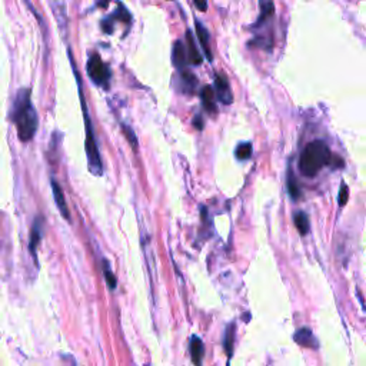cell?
<instances>
[{
	"label": "cell",
	"instance_id": "6da1fadb",
	"mask_svg": "<svg viewBox=\"0 0 366 366\" xmlns=\"http://www.w3.org/2000/svg\"><path fill=\"white\" fill-rule=\"evenodd\" d=\"M30 90L20 89L16 95L12 111V119L16 124L17 136L21 142H30L37 132L39 118L35 106L32 104Z\"/></svg>",
	"mask_w": 366,
	"mask_h": 366
},
{
	"label": "cell",
	"instance_id": "7a4b0ae2",
	"mask_svg": "<svg viewBox=\"0 0 366 366\" xmlns=\"http://www.w3.org/2000/svg\"><path fill=\"white\" fill-rule=\"evenodd\" d=\"M332 153L325 142L313 140L304 149L299 158V172L304 176L313 178L316 176L322 167L331 163Z\"/></svg>",
	"mask_w": 366,
	"mask_h": 366
},
{
	"label": "cell",
	"instance_id": "3957f363",
	"mask_svg": "<svg viewBox=\"0 0 366 366\" xmlns=\"http://www.w3.org/2000/svg\"><path fill=\"white\" fill-rule=\"evenodd\" d=\"M70 56V62L72 66L75 69V75H76V82L77 88H79V97H80V102H82V111H83V119H84V124H86V156H88V165H89V170L96 176H100L103 173V165H102V160H100V155H99V149H97L96 138H95V132H93V126H92V120H90L89 112H88V104L86 100L83 97L82 92V83H80V76L77 73L76 66L73 63L72 55Z\"/></svg>",
	"mask_w": 366,
	"mask_h": 366
},
{
	"label": "cell",
	"instance_id": "277c9868",
	"mask_svg": "<svg viewBox=\"0 0 366 366\" xmlns=\"http://www.w3.org/2000/svg\"><path fill=\"white\" fill-rule=\"evenodd\" d=\"M88 75L93 80V83H96L99 86H102L104 89L109 88V80H111V70L104 64L102 60V57L96 53L90 56L88 60Z\"/></svg>",
	"mask_w": 366,
	"mask_h": 366
},
{
	"label": "cell",
	"instance_id": "5b68a950",
	"mask_svg": "<svg viewBox=\"0 0 366 366\" xmlns=\"http://www.w3.org/2000/svg\"><path fill=\"white\" fill-rule=\"evenodd\" d=\"M214 89H216V96L222 103L230 104L233 102V95L230 92L228 79L223 75H216V77H214Z\"/></svg>",
	"mask_w": 366,
	"mask_h": 366
},
{
	"label": "cell",
	"instance_id": "8992f818",
	"mask_svg": "<svg viewBox=\"0 0 366 366\" xmlns=\"http://www.w3.org/2000/svg\"><path fill=\"white\" fill-rule=\"evenodd\" d=\"M293 340L296 342L297 345L308 348V349H318L319 342L318 339L315 338L313 332L309 328H300L295 332L293 335Z\"/></svg>",
	"mask_w": 366,
	"mask_h": 366
},
{
	"label": "cell",
	"instance_id": "52a82bcc",
	"mask_svg": "<svg viewBox=\"0 0 366 366\" xmlns=\"http://www.w3.org/2000/svg\"><path fill=\"white\" fill-rule=\"evenodd\" d=\"M52 192H53L55 202L56 205H57V209H59L60 214H62L66 221H70L69 207H68V203H66V198H64V193H63V189L59 186V183H57L56 180H52Z\"/></svg>",
	"mask_w": 366,
	"mask_h": 366
},
{
	"label": "cell",
	"instance_id": "ba28073f",
	"mask_svg": "<svg viewBox=\"0 0 366 366\" xmlns=\"http://www.w3.org/2000/svg\"><path fill=\"white\" fill-rule=\"evenodd\" d=\"M172 60L173 64L180 70H185V66L187 63V52L185 45L182 41H176L173 45V50H172Z\"/></svg>",
	"mask_w": 366,
	"mask_h": 366
},
{
	"label": "cell",
	"instance_id": "9c48e42d",
	"mask_svg": "<svg viewBox=\"0 0 366 366\" xmlns=\"http://www.w3.org/2000/svg\"><path fill=\"white\" fill-rule=\"evenodd\" d=\"M186 41H187V62L192 63V64H201L202 63V56L199 53V50L196 48V43H195L193 35L190 30L186 32Z\"/></svg>",
	"mask_w": 366,
	"mask_h": 366
},
{
	"label": "cell",
	"instance_id": "30bf717a",
	"mask_svg": "<svg viewBox=\"0 0 366 366\" xmlns=\"http://www.w3.org/2000/svg\"><path fill=\"white\" fill-rule=\"evenodd\" d=\"M190 355H192V360L196 366H202V360H203V355H205V346L202 342L201 338L198 336H192L190 339Z\"/></svg>",
	"mask_w": 366,
	"mask_h": 366
},
{
	"label": "cell",
	"instance_id": "8fae6325",
	"mask_svg": "<svg viewBox=\"0 0 366 366\" xmlns=\"http://www.w3.org/2000/svg\"><path fill=\"white\" fill-rule=\"evenodd\" d=\"M41 218L39 216L37 219L33 223V229H32V233H30V242H29V248H30V252L32 255L35 257V262H37L36 259V250H37V245L40 242L41 239Z\"/></svg>",
	"mask_w": 366,
	"mask_h": 366
},
{
	"label": "cell",
	"instance_id": "7c38bea8",
	"mask_svg": "<svg viewBox=\"0 0 366 366\" xmlns=\"http://www.w3.org/2000/svg\"><path fill=\"white\" fill-rule=\"evenodd\" d=\"M286 187H288V193H289L290 199L292 201H297L300 199L302 192H300V187L297 185V179L295 178V173L292 170V167L288 169V178H286Z\"/></svg>",
	"mask_w": 366,
	"mask_h": 366
},
{
	"label": "cell",
	"instance_id": "4fadbf2b",
	"mask_svg": "<svg viewBox=\"0 0 366 366\" xmlns=\"http://www.w3.org/2000/svg\"><path fill=\"white\" fill-rule=\"evenodd\" d=\"M201 97L205 109L209 113H216L218 112V107H216V103H214V90L212 89V86H205L201 92Z\"/></svg>",
	"mask_w": 366,
	"mask_h": 366
},
{
	"label": "cell",
	"instance_id": "5bb4252c",
	"mask_svg": "<svg viewBox=\"0 0 366 366\" xmlns=\"http://www.w3.org/2000/svg\"><path fill=\"white\" fill-rule=\"evenodd\" d=\"M195 23H196V32H198V37H199V41H201L202 48H203V50H205L207 59L212 60V53H210V49H209V32H207L206 28H205L198 19L195 20Z\"/></svg>",
	"mask_w": 366,
	"mask_h": 366
},
{
	"label": "cell",
	"instance_id": "9a60e30c",
	"mask_svg": "<svg viewBox=\"0 0 366 366\" xmlns=\"http://www.w3.org/2000/svg\"><path fill=\"white\" fill-rule=\"evenodd\" d=\"M235 331V324H230V325L226 328V332H225V342H223V346H225V351H226L228 358H232V355H233Z\"/></svg>",
	"mask_w": 366,
	"mask_h": 366
},
{
	"label": "cell",
	"instance_id": "2e32d148",
	"mask_svg": "<svg viewBox=\"0 0 366 366\" xmlns=\"http://www.w3.org/2000/svg\"><path fill=\"white\" fill-rule=\"evenodd\" d=\"M293 221H295V226H296L297 232L300 235L305 236L309 232V218H308V214L305 213V212H302V210L296 212Z\"/></svg>",
	"mask_w": 366,
	"mask_h": 366
},
{
	"label": "cell",
	"instance_id": "e0dca14e",
	"mask_svg": "<svg viewBox=\"0 0 366 366\" xmlns=\"http://www.w3.org/2000/svg\"><path fill=\"white\" fill-rule=\"evenodd\" d=\"M273 12H275V5L272 2H261V16H259V19H257L253 28L261 26L263 21L273 14Z\"/></svg>",
	"mask_w": 366,
	"mask_h": 366
},
{
	"label": "cell",
	"instance_id": "ac0fdd59",
	"mask_svg": "<svg viewBox=\"0 0 366 366\" xmlns=\"http://www.w3.org/2000/svg\"><path fill=\"white\" fill-rule=\"evenodd\" d=\"M235 155L239 160H248L252 156V143L243 142L241 145H238Z\"/></svg>",
	"mask_w": 366,
	"mask_h": 366
},
{
	"label": "cell",
	"instance_id": "d6986e66",
	"mask_svg": "<svg viewBox=\"0 0 366 366\" xmlns=\"http://www.w3.org/2000/svg\"><path fill=\"white\" fill-rule=\"evenodd\" d=\"M103 273L107 286H109L111 289H115V288H116V277H115L113 272L111 270V266H109V262H107V261H103Z\"/></svg>",
	"mask_w": 366,
	"mask_h": 366
},
{
	"label": "cell",
	"instance_id": "ffe728a7",
	"mask_svg": "<svg viewBox=\"0 0 366 366\" xmlns=\"http://www.w3.org/2000/svg\"><path fill=\"white\" fill-rule=\"evenodd\" d=\"M182 80L186 86V90H193L195 86L198 84V79L195 76L193 73L187 72V70H182Z\"/></svg>",
	"mask_w": 366,
	"mask_h": 366
},
{
	"label": "cell",
	"instance_id": "44dd1931",
	"mask_svg": "<svg viewBox=\"0 0 366 366\" xmlns=\"http://www.w3.org/2000/svg\"><path fill=\"white\" fill-rule=\"evenodd\" d=\"M122 129H123V133L127 136V140H129V143H131L132 146H133V149H136L138 147V139H136V135H135V132L132 131L129 126H126V124H122Z\"/></svg>",
	"mask_w": 366,
	"mask_h": 366
},
{
	"label": "cell",
	"instance_id": "7402d4cb",
	"mask_svg": "<svg viewBox=\"0 0 366 366\" xmlns=\"http://www.w3.org/2000/svg\"><path fill=\"white\" fill-rule=\"evenodd\" d=\"M348 196H349V187L346 183H342L340 189H339V206H345L346 202H348Z\"/></svg>",
	"mask_w": 366,
	"mask_h": 366
},
{
	"label": "cell",
	"instance_id": "603a6c76",
	"mask_svg": "<svg viewBox=\"0 0 366 366\" xmlns=\"http://www.w3.org/2000/svg\"><path fill=\"white\" fill-rule=\"evenodd\" d=\"M193 124L196 129H199V131H202L203 129V119H202L201 115H198L196 118L193 119Z\"/></svg>",
	"mask_w": 366,
	"mask_h": 366
},
{
	"label": "cell",
	"instance_id": "cb8c5ba5",
	"mask_svg": "<svg viewBox=\"0 0 366 366\" xmlns=\"http://www.w3.org/2000/svg\"><path fill=\"white\" fill-rule=\"evenodd\" d=\"M195 6L198 7V9H201L202 12H205V10L207 9V3L206 2H199V0H196V2H195Z\"/></svg>",
	"mask_w": 366,
	"mask_h": 366
}]
</instances>
